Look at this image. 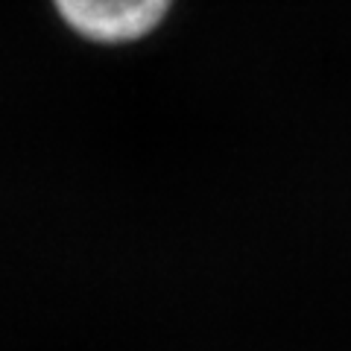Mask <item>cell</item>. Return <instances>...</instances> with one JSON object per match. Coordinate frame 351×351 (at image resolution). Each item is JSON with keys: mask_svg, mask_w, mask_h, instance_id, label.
<instances>
[{"mask_svg": "<svg viewBox=\"0 0 351 351\" xmlns=\"http://www.w3.org/2000/svg\"><path fill=\"white\" fill-rule=\"evenodd\" d=\"M73 41L94 50H135L170 24L179 0H44Z\"/></svg>", "mask_w": 351, "mask_h": 351, "instance_id": "6da1fadb", "label": "cell"}]
</instances>
